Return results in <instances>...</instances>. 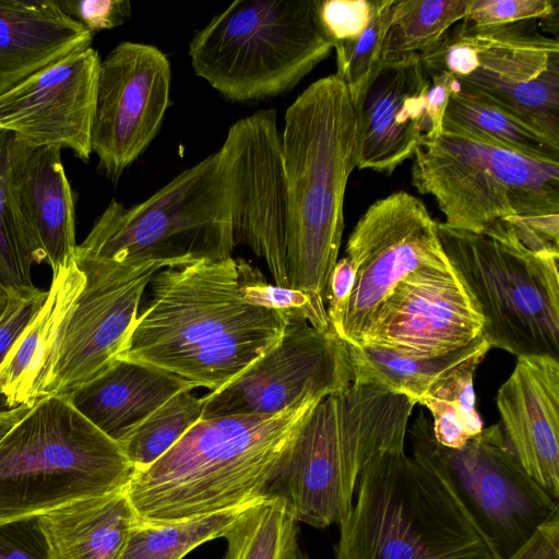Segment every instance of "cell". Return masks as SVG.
<instances>
[{
    "mask_svg": "<svg viewBox=\"0 0 559 559\" xmlns=\"http://www.w3.org/2000/svg\"><path fill=\"white\" fill-rule=\"evenodd\" d=\"M147 286L145 304L118 359L210 392L274 347L286 326L283 314L243 300L234 258L166 267Z\"/></svg>",
    "mask_w": 559,
    "mask_h": 559,
    "instance_id": "6da1fadb",
    "label": "cell"
},
{
    "mask_svg": "<svg viewBox=\"0 0 559 559\" xmlns=\"http://www.w3.org/2000/svg\"><path fill=\"white\" fill-rule=\"evenodd\" d=\"M319 402L273 415L201 418L157 461L134 471L126 493L138 520L174 522L266 497L284 451Z\"/></svg>",
    "mask_w": 559,
    "mask_h": 559,
    "instance_id": "7a4b0ae2",
    "label": "cell"
},
{
    "mask_svg": "<svg viewBox=\"0 0 559 559\" xmlns=\"http://www.w3.org/2000/svg\"><path fill=\"white\" fill-rule=\"evenodd\" d=\"M281 142L288 287L325 301L344 230L346 186L356 167V108L336 73L314 81L292 103Z\"/></svg>",
    "mask_w": 559,
    "mask_h": 559,
    "instance_id": "3957f363",
    "label": "cell"
},
{
    "mask_svg": "<svg viewBox=\"0 0 559 559\" xmlns=\"http://www.w3.org/2000/svg\"><path fill=\"white\" fill-rule=\"evenodd\" d=\"M412 181L450 227L485 234L510 225L537 252H559V162L533 157L443 128L420 140Z\"/></svg>",
    "mask_w": 559,
    "mask_h": 559,
    "instance_id": "277c9868",
    "label": "cell"
},
{
    "mask_svg": "<svg viewBox=\"0 0 559 559\" xmlns=\"http://www.w3.org/2000/svg\"><path fill=\"white\" fill-rule=\"evenodd\" d=\"M414 406L371 383L352 382L325 396L284 451L266 497L282 498L297 522L317 528L340 524L368 462L381 452L404 451Z\"/></svg>",
    "mask_w": 559,
    "mask_h": 559,
    "instance_id": "5b68a950",
    "label": "cell"
},
{
    "mask_svg": "<svg viewBox=\"0 0 559 559\" xmlns=\"http://www.w3.org/2000/svg\"><path fill=\"white\" fill-rule=\"evenodd\" d=\"M335 559H498L440 479L405 451L360 472Z\"/></svg>",
    "mask_w": 559,
    "mask_h": 559,
    "instance_id": "8992f818",
    "label": "cell"
},
{
    "mask_svg": "<svg viewBox=\"0 0 559 559\" xmlns=\"http://www.w3.org/2000/svg\"><path fill=\"white\" fill-rule=\"evenodd\" d=\"M133 473L67 395H46L0 439V525L123 490Z\"/></svg>",
    "mask_w": 559,
    "mask_h": 559,
    "instance_id": "52a82bcc",
    "label": "cell"
},
{
    "mask_svg": "<svg viewBox=\"0 0 559 559\" xmlns=\"http://www.w3.org/2000/svg\"><path fill=\"white\" fill-rule=\"evenodd\" d=\"M229 195L219 152L131 207L112 200L75 255L163 269L231 258Z\"/></svg>",
    "mask_w": 559,
    "mask_h": 559,
    "instance_id": "ba28073f",
    "label": "cell"
},
{
    "mask_svg": "<svg viewBox=\"0 0 559 559\" xmlns=\"http://www.w3.org/2000/svg\"><path fill=\"white\" fill-rule=\"evenodd\" d=\"M437 229L490 348L559 360V254L530 250L507 224L485 234L441 222Z\"/></svg>",
    "mask_w": 559,
    "mask_h": 559,
    "instance_id": "9c48e42d",
    "label": "cell"
},
{
    "mask_svg": "<svg viewBox=\"0 0 559 559\" xmlns=\"http://www.w3.org/2000/svg\"><path fill=\"white\" fill-rule=\"evenodd\" d=\"M318 0H236L189 44L197 75L234 102L292 90L333 49Z\"/></svg>",
    "mask_w": 559,
    "mask_h": 559,
    "instance_id": "30bf717a",
    "label": "cell"
},
{
    "mask_svg": "<svg viewBox=\"0 0 559 559\" xmlns=\"http://www.w3.org/2000/svg\"><path fill=\"white\" fill-rule=\"evenodd\" d=\"M413 457L436 475L467 512L498 559H508L559 513L558 499L521 465L500 423L460 449L440 445L423 411L409 430Z\"/></svg>",
    "mask_w": 559,
    "mask_h": 559,
    "instance_id": "8fae6325",
    "label": "cell"
},
{
    "mask_svg": "<svg viewBox=\"0 0 559 559\" xmlns=\"http://www.w3.org/2000/svg\"><path fill=\"white\" fill-rule=\"evenodd\" d=\"M427 74L448 73L559 140V43L536 20L474 27L460 22L419 55Z\"/></svg>",
    "mask_w": 559,
    "mask_h": 559,
    "instance_id": "7c38bea8",
    "label": "cell"
},
{
    "mask_svg": "<svg viewBox=\"0 0 559 559\" xmlns=\"http://www.w3.org/2000/svg\"><path fill=\"white\" fill-rule=\"evenodd\" d=\"M345 257L353 263L355 282L333 332L350 346H360L382 304L409 274L427 265H450L437 222L405 191L366 210L348 237Z\"/></svg>",
    "mask_w": 559,
    "mask_h": 559,
    "instance_id": "4fadbf2b",
    "label": "cell"
},
{
    "mask_svg": "<svg viewBox=\"0 0 559 559\" xmlns=\"http://www.w3.org/2000/svg\"><path fill=\"white\" fill-rule=\"evenodd\" d=\"M352 383L346 345L331 331L287 319L281 341L217 391L201 397L202 418L273 415L321 401Z\"/></svg>",
    "mask_w": 559,
    "mask_h": 559,
    "instance_id": "5bb4252c",
    "label": "cell"
},
{
    "mask_svg": "<svg viewBox=\"0 0 559 559\" xmlns=\"http://www.w3.org/2000/svg\"><path fill=\"white\" fill-rule=\"evenodd\" d=\"M218 152L234 246H248L265 261L275 285L288 287L287 187L276 111L262 109L236 121Z\"/></svg>",
    "mask_w": 559,
    "mask_h": 559,
    "instance_id": "9a60e30c",
    "label": "cell"
},
{
    "mask_svg": "<svg viewBox=\"0 0 559 559\" xmlns=\"http://www.w3.org/2000/svg\"><path fill=\"white\" fill-rule=\"evenodd\" d=\"M74 258L85 274V285L67 323L46 395H69L118 359L145 288L163 269L156 263L131 265Z\"/></svg>",
    "mask_w": 559,
    "mask_h": 559,
    "instance_id": "2e32d148",
    "label": "cell"
},
{
    "mask_svg": "<svg viewBox=\"0 0 559 559\" xmlns=\"http://www.w3.org/2000/svg\"><path fill=\"white\" fill-rule=\"evenodd\" d=\"M170 83L169 60L153 45L122 41L100 61L92 151L114 183L157 134Z\"/></svg>",
    "mask_w": 559,
    "mask_h": 559,
    "instance_id": "e0dca14e",
    "label": "cell"
},
{
    "mask_svg": "<svg viewBox=\"0 0 559 559\" xmlns=\"http://www.w3.org/2000/svg\"><path fill=\"white\" fill-rule=\"evenodd\" d=\"M100 58L69 53L0 94V130L35 146L70 150L88 163Z\"/></svg>",
    "mask_w": 559,
    "mask_h": 559,
    "instance_id": "ac0fdd59",
    "label": "cell"
},
{
    "mask_svg": "<svg viewBox=\"0 0 559 559\" xmlns=\"http://www.w3.org/2000/svg\"><path fill=\"white\" fill-rule=\"evenodd\" d=\"M483 325L452 266L427 265L394 288L360 346L411 357L440 356L480 337Z\"/></svg>",
    "mask_w": 559,
    "mask_h": 559,
    "instance_id": "d6986e66",
    "label": "cell"
},
{
    "mask_svg": "<svg viewBox=\"0 0 559 559\" xmlns=\"http://www.w3.org/2000/svg\"><path fill=\"white\" fill-rule=\"evenodd\" d=\"M7 183L34 263L53 272L74 258L75 199L61 148L35 146L10 133Z\"/></svg>",
    "mask_w": 559,
    "mask_h": 559,
    "instance_id": "ffe728a7",
    "label": "cell"
},
{
    "mask_svg": "<svg viewBox=\"0 0 559 559\" xmlns=\"http://www.w3.org/2000/svg\"><path fill=\"white\" fill-rule=\"evenodd\" d=\"M430 79L418 53L385 60L356 108V167L391 175L424 134Z\"/></svg>",
    "mask_w": 559,
    "mask_h": 559,
    "instance_id": "44dd1931",
    "label": "cell"
},
{
    "mask_svg": "<svg viewBox=\"0 0 559 559\" xmlns=\"http://www.w3.org/2000/svg\"><path fill=\"white\" fill-rule=\"evenodd\" d=\"M507 443L554 498L559 497V360L519 356L497 393Z\"/></svg>",
    "mask_w": 559,
    "mask_h": 559,
    "instance_id": "7402d4cb",
    "label": "cell"
},
{
    "mask_svg": "<svg viewBox=\"0 0 559 559\" xmlns=\"http://www.w3.org/2000/svg\"><path fill=\"white\" fill-rule=\"evenodd\" d=\"M85 285L73 258L52 273L46 299L0 367V394L11 407L33 406L46 395L72 309Z\"/></svg>",
    "mask_w": 559,
    "mask_h": 559,
    "instance_id": "603a6c76",
    "label": "cell"
},
{
    "mask_svg": "<svg viewBox=\"0 0 559 559\" xmlns=\"http://www.w3.org/2000/svg\"><path fill=\"white\" fill-rule=\"evenodd\" d=\"M92 40L58 1L0 0V94Z\"/></svg>",
    "mask_w": 559,
    "mask_h": 559,
    "instance_id": "cb8c5ba5",
    "label": "cell"
},
{
    "mask_svg": "<svg viewBox=\"0 0 559 559\" xmlns=\"http://www.w3.org/2000/svg\"><path fill=\"white\" fill-rule=\"evenodd\" d=\"M193 389L174 374L118 359L67 396L96 428L120 442L174 395Z\"/></svg>",
    "mask_w": 559,
    "mask_h": 559,
    "instance_id": "d4e9b609",
    "label": "cell"
},
{
    "mask_svg": "<svg viewBox=\"0 0 559 559\" xmlns=\"http://www.w3.org/2000/svg\"><path fill=\"white\" fill-rule=\"evenodd\" d=\"M138 516L126 489L37 518L49 559H116Z\"/></svg>",
    "mask_w": 559,
    "mask_h": 559,
    "instance_id": "484cf974",
    "label": "cell"
},
{
    "mask_svg": "<svg viewBox=\"0 0 559 559\" xmlns=\"http://www.w3.org/2000/svg\"><path fill=\"white\" fill-rule=\"evenodd\" d=\"M346 348L352 382L377 384L421 405L457 371L480 364L490 346L480 336L467 346L433 357H411L368 346L346 345Z\"/></svg>",
    "mask_w": 559,
    "mask_h": 559,
    "instance_id": "4316f807",
    "label": "cell"
},
{
    "mask_svg": "<svg viewBox=\"0 0 559 559\" xmlns=\"http://www.w3.org/2000/svg\"><path fill=\"white\" fill-rule=\"evenodd\" d=\"M443 128L533 157L559 162V140L481 95L460 88L457 84L444 112Z\"/></svg>",
    "mask_w": 559,
    "mask_h": 559,
    "instance_id": "83f0119b",
    "label": "cell"
},
{
    "mask_svg": "<svg viewBox=\"0 0 559 559\" xmlns=\"http://www.w3.org/2000/svg\"><path fill=\"white\" fill-rule=\"evenodd\" d=\"M260 499L174 522L136 520L116 559H182L199 545L224 537L237 518Z\"/></svg>",
    "mask_w": 559,
    "mask_h": 559,
    "instance_id": "f1b7e54d",
    "label": "cell"
},
{
    "mask_svg": "<svg viewBox=\"0 0 559 559\" xmlns=\"http://www.w3.org/2000/svg\"><path fill=\"white\" fill-rule=\"evenodd\" d=\"M286 502L264 497L234 522L225 534L223 559H287L298 546V525Z\"/></svg>",
    "mask_w": 559,
    "mask_h": 559,
    "instance_id": "f546056e",
    "label": "cell"
},
{
    "mask_svg": "<svg viewBox=\"0 0 559 559\" xmlns=\"http://www.w3.org/2000/svg\"><path fill=\"white\" fill-rule=\"evenodd\" d=\"M472 0H394L382 59L426 51L467 14Z\"/></svg>",
    "mask_w": 559,
    "mask_h": 559,
    "instance_id": "4dcf8cb0",
    "label": "cell"
},
{
    "mask_svg": "<svg viewBox=\"0 0 559 559\" xmlns=\"http://www.w3.org/2000/svg\"><path fill=\"white\" fill-rule=\"evenodd\" d=\"M202 415L201 397L192 390L179 392L118 444L134 471L144 469L164 455Z\"/></svg>",
    "mask_w": 559,
    "mask_h": 559,
    "instance_id": "1f68e13d",
    "label": "cell"
},
{
    "mask_svg": "<svg viewBox=\"0 0 559 559\" xmlns=\"http://www.w3.org/2000/svg\"><path fill=\"white\" fill-rule=\"evenodd\" d=\"M479 365L464 367L421 403L431 413L432 436L442 447L460 449L484 429L474 392V376Z\"/></svg>",
    "mask_w": 559,
    "mask_h": 559,
    "instance_id": "d6a6232c",
    "label": "cell"
},
{
    "mask_svg": "<svg viewBox=\"0 0 559 559\" xmlns=\"http://www.w3.org/2000/svg\"><path fill=\"white\" fill-rule=\"evenodd\" d=\"M394 0H381L371 22L353 41L334 47L336 74L345 82L357 108L383 64L382 47Z\"/></svg>",
    "mask_w": 559,
    "mask_h": 559,
    "instance_id": "836d02e7",
    "label": "cell"
},
{
    "mask_svg": "<svg viewBox=\"0 0 559 559\" xmlns=\"http://www.w3.org/2000/svg\"><path fill=\"white\" fill-rule=\"evenodd\" d=\"M236 260L239 292L247 304L276 311L287 319L306 320L322 331L332 330L322 298L304 290L270 284L259 269L243 259Z\"/></svg>",
    "mask_w": 559,
    "mask_h": 559,
    "instance_id": "e575fe53",
    "label": "cell"
},
{
    "mask_svg": "<svg viewBox=\"0 0 559 559\" xmlns=\"http://www.w3.org/2000/svg\"><path fill=\"white\" fill-rule=\"evenodd\" d=\"M9 138V132L0 130V285L14 290L35 285L31 277L34 261L8 191Z\"/></svg>",
    "mask_w": 559,
    "mask_h": 559,
    "instance_id": "d590c367",
    "label": "cell"
},
{
    "mask_svg": "<svg viewBox=\"0 0 559 559\" xmlns=\"http://www.w3.org/2000/svg\"><path fill=\"white\" fill-rule=\"evenodd\" d=\"M381 0H318L320 26L334 48L358 38L371 22Z\"/></svg>",
    "mask_w": 559,
    "mask_h": 559,
    "instance_id": "8d00e7d4",
    "label": "cell"
},
{
    "mask_svg": "<svg viewBox=\"0 0 559 559\" xmlns=\"http://www.w3.org/2000/svg\"><path fill=\"white\" fill-rule=\"evenodd\" d=\"M557 7L558 2L550 0H472L461 22L474 27H490L550 19Z\"/></svg>",
    "mask_w": 559,
    "mask_h": 559,
    "instance_id": "74e56055",
    "label": "cell"
},
{
    "mask_svg": "<svg viewBox=\"0 0 559 559\" xmlns=\"http://www.w3.org/2000/svg\"><path fill=\"white\" fill-rule=\"evenodd\" d=\"M47 290L36 286L12 289L0 317V367L21 333L41 308Z\"/></svg>",
    "mask_w": 559,
    "mask_h": 559,
    "instance_id": "f35d334b",
    "label": "cell"
},
{
    "mask_svg": "<svg viewBox=\"0 0 559 559\" xmlns=\"http://www.w3.org/2000/svg\"><path fill=\"white\" fill-rule=\"evenodd\" d=\"M58 3L92 35L120 26L131 15L128 0H59Z\"/></svg>",
    "mask_w": 559,
    "mask_h": 559,
    "instance_id": "ab89813d",
    "label": "cell"
},
{
    "mask_svg": "<svg viewBox=\"0 0 559 559\" xmlns=\"http://www.w3.org/2000/svg\"><path fill=\"white\" fill-rule=\"evenodd\" d=\"M0 559H49L37 518L0 525Z\"/></svg>",
    "mask_w": 559,
    "mask_h": 559,
    "instance_id": "60d3db41",
    "label": "cell"
},
{
    "mask_svg": "<svg viewBox=\"0 0 559 559\" xmlns=\"http://www.w3.org/2000/svg\"><path fill=\"white\" fill-rule=\"evenodd\" d=\"M430 83L426 93L424 134L421 139L437 138L443 130L444 112L456 81L448 73L428 74Z\"/></svg>",
    "mask_w": 559,
    "mask_h": 559,
    "instance_id": "b9f144b4",
    "label": "cell"
},
{
    "mask_svg": "<svg viewBox=\"0 0 559 559\" xmlns=\"http://www.w3.org/2000/svg\"><path fill=\"white\" fill-rule=\"evenodd\" d=\"M355 270L347 257L337 260L329 278L325 301L332 331L337 325L347 299L353 290Z\"/></svg>",
    "mask_w": 559,
    "mask_h": 559,
    "instance_id": "7bdbcfd3",
    "label": "cell"
},
{
    "mask_svg": "<svg viewBox=\"0 0 559 559\" xmlns=\"http://www.w3.org/2000/svg\"><path fill=\"white\" fill-rule=\"evenodd\" d=\"M508 559H559V513L548 520L523 548Z\"/></svg>",
    "mask_w": 559,
    "mask_h": 559,
    "instance_id": "ee69618b",
    "label": "cell"
},
{
    "mask_svg": "<svg viewBox=\"0 0 559 559\" xmlns=\"http://www.w3.org/2000/svg\"><path fill=\"white\" fill-rule=\"evenodd\" d=\"M32 406L22 405L0 413V439L29 411Z\"/></svg>",
    "mask_w": 559,
    "mask_h": 559,
    "instance_id": "f6af8a7d",
    "label": "cell"
},
{
    "mask_svg": "<svg viewBox=\"0 0 559 559\" xmlns=\"http://www.w3.org/2000/svg\"><path fill=\"white\" fill-rule=\"evenodd\" d=\"M11 290L0 285V317L7 307Z\"/></svg>",
    "mask_w": 559,
    "mask_h": 559,
    "instance_id": "bcb514c9",
    "label": "cell"
},
{
    "mask_svg": "<svg viewBox=\"0 0 559 559\" xmlns=\"http://www.w3.org/2000/svg\"><path fill=\"white\" fill-rule=\"evenodd\" d=\"M287 559H310V557L299 548V545L294 548Z\"/></svg>",
    "mask_w": 559,
    "mask_h": 559,
    "instance_id": "7dc6e473",
    "label": "cell"
},
{
    "mask_svg": "<svg viewBox=\"0 0 559 559\" xmlns=\"http://www.w3.org/2000/svg\"><path fill=\"white\" fill-rule=\"evenodd\" d=\"M7 400L0 394V413L12 409ZM15 408V407H14Z\"/></svg>",
    "mask_w": 559,
    "mask_h": 559,
    "instance_id": "c3c4849f",
    "label": "cell"
}]
</instances>
